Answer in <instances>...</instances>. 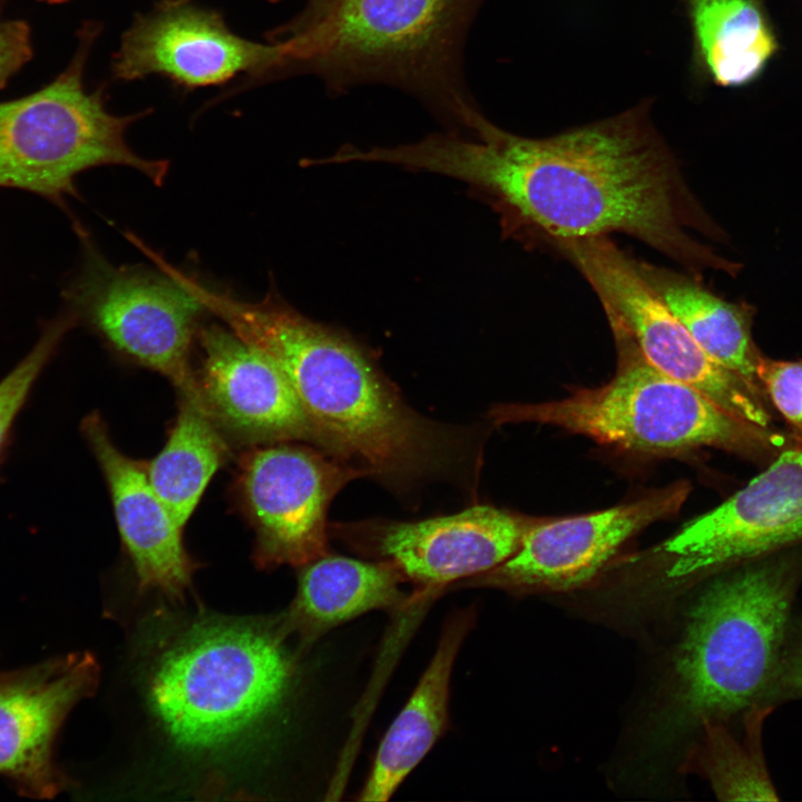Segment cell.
<instances>
[{
	"label": "cell",
	"mask_w": 802,
	"mask_h": 802,
	"mask_svg": "<svg viewBox=\"0 0 802 802\" xmlns=\"http://www.w3.org/2000/svg\"><path fill=\"white\" fill-rule=\"evenodd\" d=\"M469 116L479 140L429 137L389 148L388 162L460 179L515 226L532 227L551 241L619 232L693 273L739 268L692 235L718 232L689 193L647 102L544 138L517 136Z\"/></svg>",
	"instance_id": "6da1fadb"
},
{
	"label": "cell",
	"mask_w": 802,
	"mask_h": 802,
	"mask_svg": "<svg viewBox=\"0 0 802 802\" xmlns=\"http://www.w3.org/2000/svg\"><path fill=\"white\" fill-rule=\"evenodd\" d=\"M185 286L208 313L278 365L323 450L398 488L451 467L453 433L411 410L354 341L305 317L272 291L252 302L196 277Z\"/></svg>",
	"instance_id": "7a4b0ae2"
},
{
	"label": "cell",
	"mask_w": 802,
	"mask_h": 802,
	"mask_svg": "<svg viewBox=\"0 0 802 802\" xmlns=\"http://www.w3.org/2000/svg\"><path fill=\"white\" fill-rule=\"evenodd\" d=\"M617 350L614 376L596 388L538 403H502L497 424L558 427L623 451L669 456L704 447L756 454L774 446L769 428L745 421L654 366L617 321L608 319Z\"/></svg>",
	"instance_id": "3957f363"
},
{
	"label": "cell",
	"mask_w": 802,
	"mask_h": 802,
	"mask_svg": "<svg viewBox=\"0 0 802 802\" xmlns=\"http://www.w3.org/2000/svg\"><path fill=\"white\" fill-rule=\"evenodd\" d=\"M762 558L712 584L693 607L677 659L681 704L698 722L770 705L801 579Z\"/></svg>",
	"instance_id": "277c9868"
},
{
	"label": "cell",
	"mask_w": 802,
	"mask_h": 802,
	"mask_svg": "<svg viewBox=\"0 0 802 802\" xmlns=\"http://www.w3.org/2000/svg\"><path fill=\"white\" fill-rule=\"evenodd\" d=\"M283 629L241 620L193 627L157 662L154 715L180 747L213 751L250 734L286 698L295 674Z\"/></svg>",
	"instance_id": "5b68a950"
},
{
	"label": "cell",
	"mask_w": 802,
	"mask_h": 802,
	"mask_svg": "<svg viewBox=\"0 0 802 802\" xmlns=\"http://www.w3.org/2000/svg\"><path fill=\"white\" fill-rule=\"evenodd\" d=\"M88 45L51 84L0 102V187L27 190L65 208L68 196L78 197L76 177L101 165L130 167L163 185L169 162L140 157L125 139L139 116L111 115L99 91H86L81 75Z\"/></svg>",
	"instance_id": "8992f818"
},
{
	"label": "cell",
	"mask_w": 802,
	"mask_h": 802,
	"mask_svg": "<svg viewBox=\"0 0 802 802\" xmlns=\"http://www.w3.org/2000/svg\"><path fill=\"white\" fill-rule=\"evenodd\" d=\"M75 229L82 262L63 290L67 311L115 351L166 376L180 393L196 390L190 351L205 307L158 268L113 265L79 223Z\"/></svg>",
	"instance_id": "52a82bcc"
},
{
	"label": "cell",
	"mask_w": 802,
	"mask_h": 802,
	"mask_svg": "<svg viewBox=\"0 0 802 802\" xmlns=\"http://www.w3.org/2000/svg\"><path fill=\"white\" fill-rule=\"evenodd\" d=\"M586 277L607 319L622 324L658 370L698 390L732 414L769 428L771 417L753 385L712 359L606 236L554 241Z\"/></svg>",
	"instance_id": "ba28073f"
},
{
	"label": "cell",
	"mask_w": 802,
	"mask_h": 802,
	"mask_svg": "<svg viewBox=\"0 0 802 802\" xmlns=\"http://www.w3.org/2000/svg\"><path fill=\"white\" fill-rule=\"evenodd\" d=\"M362 468L291 444L256 447L238 462L237 492L254 531L261 568L302 567L326 554V511Z\"/></svg>",
	"instance_id": "9c48e42d"
},
{
	"label": "cell",
	"mask_w": 802,
	"mask_h": 802,
	"mask_svg": "<svg viewBox=\"0 0 802 802\" xmlns=\"http://www.w3.org/2000/svg\"><path fill=\"white\" fill-rule=\"evenodd\" d=\"M802 541V448L784 450L717 507L689 520L661 546L669 578L751 563Z\"/></svg>",
	"instance_id": "30bf717a"
},
{
	"label": "cell",
	"mask_w": 802,
	"mask_h": 802,
	"mask_svg": "<svg viewBox=\"0 0 802 802\" xmlns=\"http://www.w3.org/2000/svg\"><path fill=\"white\" fill-rule=\"evenodd\" d=\"M89 652L0 671V776L31 799H53L69 785L56 745L71 710L98 686Z\"/></svg>",
	"instance_id": "8fae6325"
},
{
	"label": "cell",
	"mask_w": 802,
	"mask_h": 802,
	"mask_svg": "<svg viewBox=\"0 0 802 802\" xmlns=\"http://www.w3.org/2000/svg\"><path fill=\"white\" fill-rule=\"evenodd\" d=\"M689 492L676 482L638 500L569 518L537 519L517 550L468 586L565 590L590 580L632 536L676 514Z\"/></svg>",
	"instance_id": "7c38bea8"
},
{
	"label": "cell",
	"mask_w": 802,
	"mask_h": 802,
	"mask_svg": "<svg viewBox=\"0 0 802 802\" xmlns=\"http://www.w3.org/2000/svg\"><path fill=\"white\" fill-rule=\"evenodd\" d=\"M199 395L218 427L252 443L322 441L278 365L225 324L200 325Z\"/></svg>",
	"instance_id": "4fadbf2b"
},
{
	"label": "cell",
	"mask_w": 802,
	"mask_h": 802,
	"mask_svg": "<svg viewBox=\"0 0 802 802\" xmlns=\"http://www.w3.org/2000/svg\"><path fill=\"white\" fill-rule=\"evenodd\" d=\"M293 55H299L295 40L276 46L252 42L231 32L215 12L186 0H166L126 32L114 71L126 80L157 72L200 86L276 65Z\"/></svg>",
	"instance_id": "5bb4252c"
},
{
	"label": "cell",
	"mask_w": 802,
	"mask_h": 802,
	"mask_svg": "<svg viewBox=\"0 0 802 802\" xmlns=\"http://www.w3.org/2000/svg\"><path fill=\"white\" fill-rule=\"evenodd\" d=\"M537 519L492 506L373 528V546L424 590L486 573L509 558Z\"/></svg>",
	"instance_id": "9a60e30c"
},
{
	"label": "cell",
	"mask_w": 802,
	"mask_h": 802,
	"mask_svg": "<svg viewBox=\"0 0 802 802\" xmlns=\"http://www.w3.org/2000/svg\"><path fill=\"white\" fill-rule=\"evenodd\" d=\"M80 428L105 476L139 588L183 598L196 568L184 548L183 527L151 487L145 467L114 444L99 413L88 414Z\"/></svg>",
	"instance_id": "2e32d148"
},
{
	"label": "cell",
	"mask_w": 802,
	"mask_h": 802,
	"mask_svg": "<svg viewBox=\"0 0 802 802\" xmlns=\"http://www.w3.org/2000/svg\"><path fill=\"white\" fill-rule=\"evenodd\" d=\"M471 624L470 612L447 623L427 669L379 745L359 800H389L444 731L452 667Z\"/></svg>",
	"instance_id": "e0dca14e"
},
{
	"label": "cell",
	"mask_w": 802,
	"mask_h": 802,
	"mask_svg": "<svg viewBox=\"0 0 802 802\" xmlns=\"http://www.w3.org/2000/svg\"><path fill=\"white\" fill-rule=\"evenodd\" d=\"M403 579L400 569L385 559L369 563L325 554L302 566L282 629L310 643L364 613L401 606Z\"/></svg>",
	"instance_id": "ac0fdd59"
},
{
	"label": "cell",
	"mask_w": 802,
	"mask_h": 802,
	"mask_svg": "<svg viewBox=\"0 0 802 802\" xmlns=\"http://www.w3.org/2000/svg\"><path fill=\"white\" fill-rule=\"evenodd\" d=\"M452 0H340L311 32L302 53L376 57L411 52L439 32Z\"/></svg>",
	"instance_id": "d6986e66"
},
{
	"label": "cell",
	"mask_w": 802,
	"mask_h": 802,
	"mask_svg": "<svg viewBox=\"0 0 802 802\" xmlns=\"http://www.w3.org/2000/svg\"><path fill=\"white\" fill-rule=\"evenodd\" d=\"M693 63L704 79L736 88L754 81L779 49L762 0H682Z\"/></svg>",
	"instance_id": "ffe728a7"
},
{
	"label": "cell",
	"mask_w": 802,
	"mask_h": 802,
	"mask_svg": "<svg viewBox=\"0 0 802 802\" xmlns=\"http://www.w3.org/2000/svg\"><path fill=\"white\" fill-rule=\"evenodd\" d=\"M227 454L222 429L207 411L198 389L180 393L168 438L144 467L151 487L183 528Z\"/></svg>",
	"instance_id": "44dd1931"
},
{
	"label": "cell",
	"mask_w": 802,
	"mask_h": 802,
	"mask_svg": "<svg viewBox=\"0 0 802 802\" xmlns=\"http://www.w3.org/2000/svg\"><path fill=\"white\" fill-rule=\"evenodd\" d=\"M642 276L716 362L760 388L757 354L751 338L750 313L714 295L696 280L636 261Z\"/></svg>",
	"instance_id": "7402d4cb"
},
{
	"label": "cell",
	"mask_w": 802,
	"mask_h": 802,
	"mask_svg": "<svg viewBox=\"0 0 802 802\" xmlns=\"http://www.w3.org/2000/svg\"><path fill=\"white\" fill-rule=\"evenodd\" d=\"M772 708V705H755L745 712L742 741L721 721L702 723L705 734L698 747V765L720 800L779 799L766 769L761 740L764 718Z\"/></svg>",
	"instance_id": "603a6c76"
},
{
	"label": "cell",
	"mask_w": 802,
	"mask_h": 802,
	"mask_svg": "<svg viewBox=\"0 0 802 802\" xmlns=\"http://www.w3.org/2000/svg\"><path fill=\"white\" fill-rule=\"evenodd\" d=\"M75 317L66 310L47 322L32 350L0 381V463L8 449L16 418L63 336L77 325Z\"/></svg>",
	"instance_id": "cb8c5ba5"
},
{
	"label": "cell",
	"mask_w": 802,
	"mask_h": 802,
	"mask_svg": "<svg viewBox=\"0 0 802 802\" xmlns=\"http://www.w3.org/2000/svg\"><path fill=\"white\" fill-rule=\"evenodd\" d=\"M756 376L777 411L802 430V361H779L760 356Z\"/></svg>",
	"instance_id": "d4e9b609"
},
{
	"label": "cell",
	"mask_w": 802,
	"mask_h": 802,
	"mask_svg": "<svg viewBox=\"0 0 802 802\" xmlns=\"http://www.w3.org/2000/svg\"><path fill=\"white\" fill-rule=\"evenodd\" d=\"M31 56L28 25L21 20H0V88Z\"/></svg>",
	"instance_id": "484cf974"
},
{
	"label": "cell",
	"mask_w": 802,
	"mask_h": 802,
	"mask_svg": "<svg viewBox=\"0 0 802 802\" xmlns=\"http://www.w3.org/2000/svg\"><path fill=\"white\" fill-rule=\"evenodd\" d=\"M796 696H802V635L795 643L788 640L770 703L771 698Z\"/></svg>",
	"instance_id": "4316f807"
},
{
	"label": "cell",
	"mask_w": 802,
	"mask_h": 802,
	"mask_svg": "<svg viewBox=\"0 0 802 802\" xmlns=\"http://www.w3.org/2000/svg\"><path fill=\"white\" fill-rule=\"evenodd\" d=\"M42 1L51 2V3H57V2H62V1H65V0H42Z\"/></svg>",
	"instance_id": "83f0119b"
}]
</instances>
